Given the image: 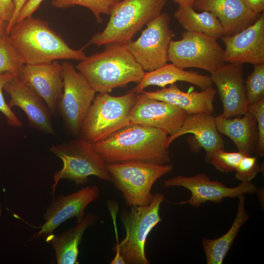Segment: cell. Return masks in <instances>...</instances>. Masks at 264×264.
Returning <instances> with one entry per match:
<instances>
[{"instance_id": "obj_1", "label": "cell", "mask_w": 264, "mask_h": 264, "mask_svg": "<svg viewBox=\"0 0 264 264\" xmlns=\"http://www.w3.org/2000/svg\"><path fill=\"white\" fill-rule=\"evenodd\" d=\"M168 135L156 128L132 124L93 143V146L106 164L142 161L166 164L171 163L166 146Z\"/></svg>"}, {"instance_id": "obj_2", "label": "cell", "mask_w": 264, "mask_h": 264, "mask_svg": "<svg viewBox=\"0 0 264 264\" xmlns=\"http://www.w3.org/2000/svg\"><path fill=\"white\" fill-rule=\"evenodd\" d=\"M8 35L25 64L61 59L81 61L86 57L82 49L71 48L46 21L32 16L16 23Z\"/></svg>"}, {"instance_id": "obj_3", "label": "cell", "mask_w": 264, "mask_h": 264, "mask_svg": "<svg viewBox=\"0 0 264 264\" xmlns=\"http://www.w3.org/2000/svg\"><path fill=\"white\" fill-rule=\"evenodd\" d=\"M104 51L86 56L77 69L96 92L109 93L131 82L138 83L145 71L127 48V44H110Z\"/></svg>"}, {"instance_id": "obj_4", "label": "cell", "mask_w": 264, "mask_h": 264, "mask_svg": "<svg viewBox=\"0 0 264 264\" xmlns=\"http://www.w3.org/2000/svg\"><path fill=\"white\" fill-rule=\"evenodd\" d=\"M164 200L163 194L156 193L149 204L132 206L121 211L126 237L113 251L115 255L110 264H150L145 253L146 241L150 232L162 220L159 212Z\"/></svg>"}, {"instance_id": "obj_5", "label": "cell", "mask_w": 264, "mask_h": 264, "mask_svg": "<svg viewBox=\"0 0 264 264\" xmlns=\"http://www.w3.org/2000/svg\"><path fill=\"white\" fill-rule=\"evenodd\" d=\"M166 0H121L110 14L104 29L87 45L127 44L145 25L162 13Z\"/></svg>"}, {"instance_id": "obj_6", "label": "cell", "mask_w": 264, "mask_h": 264, "mask_svg": "<svg viewBox=\"0 0 264 264\" xmlns=\"http://www.w3.org/2000/svg\"><path fill=\"white\" fill-rule=\"evenodd\" d=\"M136 96L131 91L120 96L101 92L95 95L80 129L82 138L95 143L130 125L129 114Z\"/></svg>"}, {"instance_id": "obj_7", "label": "cell", "mask_w": 264, "mask_h": 264, "mask_svg": "<svg viewBox=\"0 0 264 264\" xmlns=\"http://www.w3.org/2000/svg\"><path fill=\"white\" fill-rule=\"evenodd\" d=\"M115 187L120 190L125 203L130 206L147 205L154 194V183L173 169L171 163L160 164L142 161L106 164Z\"/></svg>"}, {"instance_id": "obj_8", "label": "cell", "mask_w": 264, "mask_h": 264, "mask_svg": "<svg viewBox=\"0 0 264 264\" xmlns=\"http://www.w3.org/2000/svg\"><path fill=\"white\" fill-rule=\"evenodd\" d=\"M93 143L83 138L53 145L50 151L60 158L62 168L53 176L51 195L55 196L56 186L62 179L81 185L88 181V177L95 176L103 180L111 181L106 163L93 148Z\"/></svg>"}, {"instance_id": "obj_9", "label": "cell", "mask_w": 264, "mask_h": 264, "mask_svg": "<svg viewBox=\"0 0 264 264\" xmlns=\"http://www.w3.org/2000/svg\"><path fill=\"white\" fill-rule=\"evenodd\" d=\"M61 66L63 88L57 111L66 129L77 135L96 92L71 64L65 62Z\"/></svg>"}, {"instance_id": "obj_10", "label": "cell", "mask_w": 264, "mask_h": 264, "mask_svg": "<svg viewBox=\"0 0 264 264\" xmlns=\"http://www.w3.org/2000/svg\"><path fill=\"white\" fill-rule=\"evenodd\" d=\"M217 39L203 33L185 31L181 39L171 41L169 60L181 69L196 67L211 73L225 63L224 49Z\"/></svg>"}, {"instance_id": "obj_11", "label": "cell", "mask_w": 264, "mask_h": 264, "mask_svg": "<svg viewBox=\"0 0 264 264\" xmlns=\"http://www.w3.org/2000/svg\"><path fill=\"white\" fill-rule=\"evenodd\" d=\"M169 15L162 13L149 22L140 37L127 44V48L144 71L154 70L167 63L170 45L175 34Z\"/></svg>"}, {"instance_id": "obj_12", "label": "cell", "mask_w": 264, "mask_h": 264, "mask_svg": "<svg viewBox=\"0 0 264 264\" xmlns=\"http://www.w3.org/2000/svg\"><path fill=\"white\" fill-rule=\"evenodd\" d=\"M163 186H180L188 190L191 193L190 198L175 204H188L195 208L199 207L207 201L220 203L224 198H238L257 191L256 185L251 182H242L237 186L228 187L219 181L211 180L203 173L192 176L177 175L165 180Z\"/></svg>"}, {"instance_id": "obj_13", "label": "cell", "mask_w": 264, "mask_h": 264, "mask_svg": "<svg viewBox=\"0 0 264 264\" xmlns=\"http://www.w3.org/2000/svg\"><path fill=\"white\" fill-rule=\"evenodd\" d=\"M99 194V188L92 185L83 187L69 195L54 196L44 214V223L36 227L40 229L31 240L52 234L60 224L73 217L76 220L82 218L88 205L96 200Z\"/></svg>"}, {"instance_id": "obj_14", "label": "cell", "mask_w": 264, "mask_h": 264, "mask_svg": "<svg viewBox=\"0 0 264 264\" xmlns=\"http://www.w3.org/2000/svg\"><path fill=\"white\" fill-rule=\"evenodd\" d=\"M179 107L168 102L145 98L140 93L129 114L130 125L156 128L172 135L177 132L188 116Z\"/></svg>"}, {"instance_id": "obj_15", "label": "cell", "mask_w": 264, "mask_h": 264, "mask_svg": "<svg viewBox=\"0 0 264 264\" xmlns=\"http://www.w3.org/2000/svg\"><path fill=\"white\" fill-rule=\"evenodd\" d=\"M225 44L223 60L243 65L264 64V14L244 29L220 38Z\"/></svg>"}, {"instance_id": "obj_16", "label": "cell", "mask_w": 264, "mask_h": 264, "mask_svg": "<svg viewBox=\"0 0 264 264\" xmlns=\"http://www.w3.org/2000/svg\"><path fill=\"white\" fill-rule=\"evenodd\" d=\"M243 68L242 64H223L210 73L221 100L224 117L241 116L247 112Z\"/></svg>"}, {"instance_id": "obj_17", "label": "cell", "mask_w": 264, "mask_h": 264, "mask_svg": "<svg viewBox=\"0 0 264 264\" xmlns=\"http://www.w3.org/2000/svg\"><path fill=\"white\" fill-rule=\"evenodd\" d=\"M17 76L44 101L52 115L56 117L63 88L61 64L57 61L24 64Z\"/></svg>"}, {"instance_id": "obj_18", "label": "cell", "mask_w": 264, "mask_h": 264, "mask_svg": "<svg viewBox=\"0 0 264 264\" xmlns=\"http://www.w3.org/2000/svg\"><path fill=\"white\" fill-rule=\"evenodd\" d=\"M3 90L10 97L7 103L9 107H18L22 110L27 117L29 126L41 132L56 135L48 107L17 75L4 85Z\"/></svg>"}, {"instance_id": "obj_19", "label": "cell", "mask_w": 264, "mask_h": 264, "mask_svg": "<svg viewBox=\"0 0 264 264\" xmlns=\"http://www.w3.org/2000/svg\"><path fill=\"white\" fill-rule=\"evenodd\" d=\"M194 9L212 12L219 19L223 35H232L254 23L261 14L252 13L242 0H194Z\"/></svg>"}, {"instance_id": "obj_20", "label": "cell", "mask_w": 264, "mask_h": 264, "mask_svg": "<svg viewBox=\"0 0 264 264\" xmlns=\"http://www.w3.org/2000/svg\"><path fill=\"white\" fill-rule=\"evenodd\" d=\"M217 93L213 86L198 92H185L174 83L169 87L154 91H142L141 95L168 102L181 109L189 115L200 113L212 114L214 110L213 102Z\"/></svg>"}, {"instance_id": "obj_21", "label": "cell", "mask_w": 264, "mask_h": 264, "mask_svg": "<svg viewBox=\"0 0 264 264\" xmlns=\"http://www.w3.org/2000/svg\"><path fill=\"white\" fill-rule=\"evenodd\" d=\"M187 133L193 134L205 151L206 161L213 152L224 148V141L218 131L215 118L212 114L200 113L188 115L178 131L168 136L166 146L169 148L175 139Z\"/></svg>"}, {"instance_id": "obj_22", "label": "cell", "mask_w": 264, "mask_h": 264, "mask_svg": "<svg viewBox=\"0 0 264 264\" xmlns=\"http://www.w3.org/2000/svg\"><path fill=\"white\" fill-rule=\"evenodd\" d=\"M242 117L226 118L221 114L215 117L220 133L228 137L238 152L250 155L255 152L258 140V131L255 117L247 111Z\"/></svg>"}, {"instance_id": "obj_23", "label": "cell", "mask_w": 264, "mask_h": 264, "mask_svg": "<svg viewBox=\"0 0 264 264\" xmlns=\"http://www.w3.org/2000/svg\"><path fill=\"white\" fill-rule=\"evenodd\" d=\"M98 217L88 213L76 220V224L60 235L53 233L47 236L46 242L53 248L58 264H78L79 245L84 233L90 226L95 224Z\"/></svg>"}, {"instance_id": "obj_24", "label": "cell", "mask_w": 264, "mask_h": 264, "mask_svg": "<svg viewBox=\"0 0 264 264\" xmlns=\"http://www.w3.org/2000/svg\"><path fill=\"white\" fill-rule=\"evenodd\" d=\"M178 81L194 84L202 90L213 86V84L210 76L185 70L172 63H167L154 70L145 72L141 80L131 91L139 94L150 86H156L163 88L167 85Z\"/></svg>"}, {"instance_id": "obj_25", "label": "cell", "mask_w": 264, "mask_h": 264, "mask_svg": "<svg viewBox=\"0 0 264 264\" xmlns=\"http://www.w3.org/2000/svg\"><path fill=\"white\" fill-rule=\"evenodd\" d=\"M237 212L230 229L216 239H203L202 245L207 264H221L232 246L242 226L247 221L249 215L245 210V196L238 197Z\"/></svg>"}, {"instance_id": "obj_26", "label": "cell", "mask_w": 264, "mask_h": 264, "mask_svg": "<svg viewBox=\"0 0 264 264\" xmlns=\"http://www.w3.org/2000/svg\"><path fill=\"white\" fill-rule=\"evenodd\" d=\"M174 16L187 31L203 33L217 39L224 35L220 22L212 12L203 11L198 13L192 6L179 5Z\"/></svg>"}, {"instance_id": "obj_27", "label": "cell", "mask_w": 264, "mask_h": 264, "mask_svg": "<svg viewBox=\"0 0 264 264\" xmlns=\"http://www.w3.org/2000/svg\"><path fill=\"white\" fill-rule=\"evenodd\" d=\"M24 64L8 35L5 33L0 37V74L10 73L17 75Z\"/></svg>"}, {"instance_id": "obj_28", "label": "cell", "mask_w": 264, "mask_h": 264, "mask_svg": "<svg viewBox=\"0 0 264 264\" xmlns=\"http://www.w3.org/2000/svg\"><path fill=\"white\" fill-rule=\"evenodd\" d=\"M121 0H52L53 6L66 8L75 5L82 6L89 9L97 22H102V14L110 15L115 5Z\"/></svg>"}, {"instance_id": "obj_29", "label": "cell", "mask_w": 264, "mask_h": 264, "mask_svg": "<svg viewBox=\"0 0 264 264\" xmlns=\"http://www.w3.org/2000/svg\"><path fill=\"white\" fill-rule=\"evenodd\" d=\"M244 84L248 105L264 99V64L254 65L253 70Z\"/></svg>"}, {"instance_id": "obj_30", "label": "cell", "mask_w": 264, "mask_h": 264, "mask_svg": "<svg viewBox=\"0 0 264 264\" xmlns=\"http://www.w3.org/2000/svg\"><path fill=\"white\" fill-rule=\"evenodd\" d=\"M244 155L240 152H228L224 149H219L210 155L207 162L211 163L218 170L228 173L235 171Z\"/></svg>"}, {"instance_id": "obj_31", "label": "cell", "mask_w": 264, "mask_h": 264, "mask_svg": "<svg viewBox=\"0 0 264 264\" xmlns=\"http://www.w3.org/2000/svg\"><path fill=\"white\" fill-rule=\"evenodd\" d=\"M235 171L238 180L242 182H251L258 173L264 172V167L262 165H259L257 156L244 155Z\"/></svg>"}, {"instance_id": "obj_32", "label": "cell", "mask_w": 264, "mask_h": 264, "mask_svg": "<svg viewBox=\"0 0 264 264\" xmlns=\"http://www.w3.org/2000/svg\"><path fill=\"white\" fill-rule=\"evenodd\" d=\"M247 111L255 118L258 131V140L256 150L258 156L264 154V99L247 106Z\"/></svg>"}, {"instance_id": "obj_33", "label": "cell", "mask_w": 264, "mask_h": 264, "mask_svg": "<svg viewBox=\"0 0 264 264\" xmlns=\"http://www.w3.org/2000/svg\"><path fill=\"white\" fill-rule=\"evenodd\" d=\"M16 75L10 73L0 74V112L4 115L9 125L21 128L22 127V122L6 103L2 93L4 85Z\"/></svg>"}, {"instance_id": "obj_34", "label": "cell", "mask_w": 264, "mask_h": 264, "mask_svg": "<svg viewBox=\"0 0 264 264\" xmlns=\"http://www.w3.org/2000/svg\"><path fill=\"white\" fill-rule=\"evenodd\" d=\"M44 0H28L21 9L16 23L19 22L27 17L32 16L38 9Z\"/></svg>"}, {"instance_id": "obj_35", "label": "cell", "mask_w": 264, "mask_h": 264, "mask_svg": "<svg viewBox=\"0 0 264 264\" xmlns=\"http://www.w3.org/2000/svg\"><path fill=\"white\" fill-rule=\"evenodd\" d=\"M14 0H0V19L8 22L14 12Z\"/></svg>"}, {"instance_id": "obj_36", "label": "cell", "mask_w": 264, "mask_h": 264, "mask_svg": "<svg viewBox=\"0 0 264 264\" xmlns=\"http://www.w3.org/2000/svg\"><path fill=\"white\" fill-rule=\"evenodd\" d=\"M28 0H14V12L10 21L7 23L5 33L8 34L16 23L18 15Z\"/></svg>"}, {"instance_id": "obj_37", "label": "cell", "mask_w": 264, "mask_h": 264, "mask_svg": "<svg viewBox=\"0 0 264 264\" xmlns=\"http://www.w3.org/2000/svg\"><path fill=\"white\" fill-rule=\"evenodd\" d=\"M247 8L252 13L260 14L264 10V0H242Z\"/></svg>"}, {"instance_id": "obj_38", "label": "cell", "mask_w": 264, "mask_h": 264, "mask_svg": "<svg viewBox=\"0 0 264 264\" xmlns=\"http://www.w3.org/2000/svg\"><path fill=\"white\" fill-rule=\"evenodd\" d=\"M174 1L182 6H192L193 7L194 0H173Z\"/></svg>"}, {"instance_id": "obj_39", "label": "cell", "mask_w": 264, "mask_h": 264, "mask_svg": "<svg viewBox=\"0 0 264 264\" xmlns=\"http://www.w3.org/2000/svg\"><path fill=\"white\" fill-rule=\"evenodd\" d=\"M7 23L0 19V37L5 34Z\"/></svg>"}, {"instance_id": "obj_40", "label": "cell", "mask_w": 264, "mask_h": 264, "mask_svg": "<svg viewBox=\"0 0 264 264\" xmlns=\"http://www.w3.org/2000/svg\"><path fill=\"white\" fill-rule=\"evenodd\" d=\"M2 213V209L1 205L0 203V218L1 217Z\"/></svg>"}]
</instances>
